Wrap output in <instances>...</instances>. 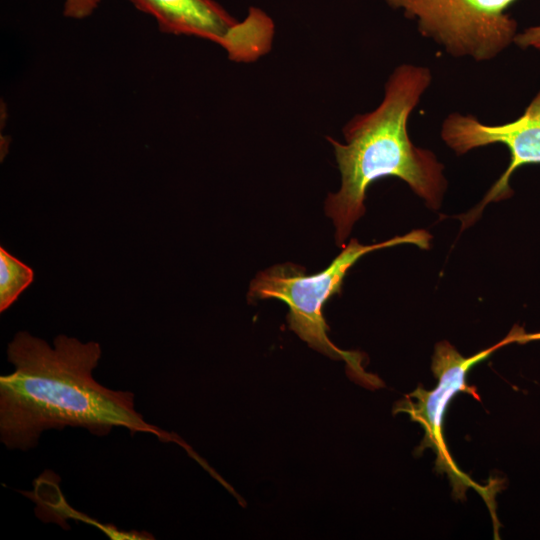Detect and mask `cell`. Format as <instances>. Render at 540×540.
<instances>
[{
  "instance_id": "1",
  "label": "cell",
  "mask_w": 540,
  "mask_h": 540,
  "mask_svg": "<svg viewBox=\"0 0 540 540\" xmlns=\"http://www.w3.org/2000/svg\"><path fill=\"white\" fill-rule=\"evenodd\" d=\"M7 356L15 368L0 377V439L8 449H32L43 431L65 427L84 428L97 436L121 427L131 434L175 441L135 410L132 392L111 390L94 379L101 357L97 342L59 335L52 348L19 332Z\"/></svg>"
},
{
  "instance_id": "2",
  "label": "cell",
  "mask_w": 540,
  "mask_h": 540,
  "mask_svg": "<svg viewBox=\"0 0 540 540\" xmlns=\"http://www.w3.org/2000/svg\"><path fill=\"white\" fill-rule=\"evenodd\" d=\"M431 82L428 67L397 66L388 77L381 103L343 127L345 143L327 137L341 174L339 191L330 193L325 201L338 246H344L354 223L365 213L369 186L381 178L397 177L429 208L440 207L447 189L444 166L432 151L417 147L407 129L411 113Z\"/></svg>"
},
{
  "instance_id": "3",
  "label": "cell",
  "mask_w": 540,
  "mask_h": 540,
  "mask_svg": "<svg viewBox=\"0 0 540 540\" xmlns=\"http://www.w3.org/2000/svg\"><path fill=\"white\" fill-rule=\"evenodd\" d=\"M430 240L431 235L425 230L411 231L372 245L351 239L329 266L316 274L306 275L304 268L293 263L277 264L259 272L250 283L248 301L272 298L282 301L289 309V328L311 348L333 359H343L361 377L371 378L364 373L358 354L339 349L328 338L329 327L323 308L332 296L341 293L347 271L362 256L400 244L428 249Z\"/></svg>"
},
{
  "instance_id": "4",
  "label": "cell",
  "mask_w": 540,
  "mask_h": 540,
  "mask_svg": "<svg viewBox=\"0 0 540 540\" xmlns=\"http://www.w3.org/2000/svg\"><path fill=\"white\" fill-rule=\"evenodd\" d=\"M518 0H385L414 20L419 33L455 58L490 61L514 43L517 21L507 10Z\"/></svg>"
},
{
  "instance_id": "5",
  "label": "cell",
  "mask_w": 540,
  "mask_h": 540,
  "mask_svg": "<svg viewBox=\"0 0 540 540\" xmlns=\"http://www.w3.org/2000/svg\"><path fill=\"white\" fill-rule=\"evenodd\" d=\"M151 15L163 33L194 36L220 45L234 62L248 63L271 50L274 23L261 9L250 7L242 21L213 0H129Z\"/></svg>"
},
{
  "instance_id": "6",
  "label": "cell",
  "mask_w": 540,
  "mask_h": 540,
  "mask_svg": "<svg viewBox=\"0 0 540 540\" xmlns=\"http://www.w3.org/2000/svg\"><path fill=\"white\" fill-rule=\"evenodd\" d=\"M510 344L508 335L497 344L484 349L473 356L465 357L447 341L436 344L432 356L431 370L437 379L432 390L418 387L399 404L398 411L406 412L411 419L419 423L424 430L422 447L431 448L437 456L436 464L440 472H446L456 490L475 488L486 495L485 488L480 487L465 475L456 465L443 437V419L452 398L459 392L479 396L473 387L467 385L469 371L478 363L487 359L500 347Z\"/></svg>"
},
{
  "instance_id": "7",
  "label": "cell",
  "mask_w": 540,
  "mask_h": 540,
  "mask_svg": "<svg viewBox=\"0 0 540 540\" xmlns=\"http://www.w3.org/2000/svg\"><path fill=\"white\" fill-rule=\"evenodd\" d=\"M440 136L457 155L491 144H503L510 152L506 170L473 210L478 215L488 203L512 195L509 181L518 168L540 164V91L520 117L500 125L482 123L471 114L450 113L442 122Z\"/></svg>"
},
{
  "instance_id": "8",
  "label": "cell",
  "mask_w": 540,
  "mask_h": 540,
  "mask_svg": "<svg viewBox=\"0 0 540 540\" xmlns=\"http://www.w3.org/2000/svg\"><path fill=\"white\" fill-rule=\"evenodd\" d=\"M33 279L29 266L0 247V312L7 310Z\"/></svg>"
},
{
  "instance_id": "9",
  "label": "cell",
  "mask_w": 540,
  "mask_h": 540,
  "mask_svg": "<svg viewBox=\"0 0 540 540\" xmlns=\"http://www.w3.org/2000/svg\"><path fill=\"white\" fill-rule=\"evenodd\" d=\"M101 0H65L64 15L74 19L89 16Z\"/></svg>"
},
{
  "instance_id": "10",
  "label": "cell",
  "mask_w": 540,
  "mask_h": 540,
  "mask_svg": "<svg viewBox=\"0 0 540 540\" xmlns=\"http://www.w3.org/2000/svg\"><path fill=\"white\" fill-rule=\"evenodd\" d=\"M514 43L523 49L533 47L540 50V25L526 28L521 33H517Z\"/></svg>"
},
{
  "instance_id": "11",
  "label": "cell",
  "mask_w": 540,
  "mask_h": 540,
  "mask_svg": "<svg viewBox=\"0 0 540 540\" xmlns=\"http://www.w3.org/2000/svg\"><path fill=\"white\" fill-rule=\"evenodd\" d=\"M511 343L525 344L540 340V331L535 333H525L522 328L514 327L509 333Z\"/></svg>"
}]
</instances>
